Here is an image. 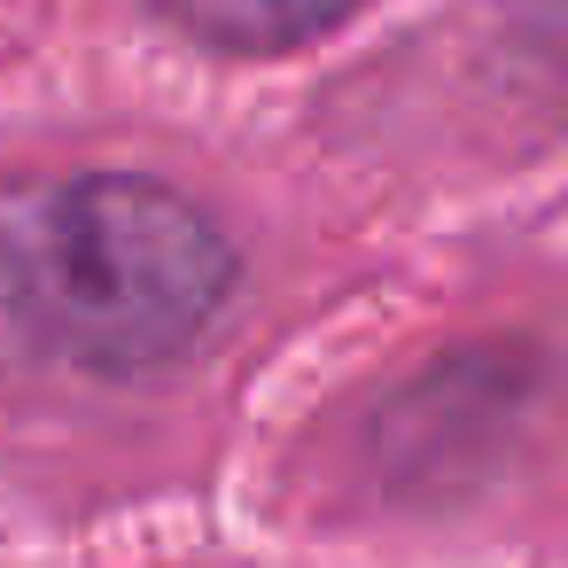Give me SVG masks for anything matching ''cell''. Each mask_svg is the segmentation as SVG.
Listing matches in <instances>:
<instances>
[{"label": "cell", "mask_w": 568, "mask_h": 568, "mask_svg": "<svg viewBox=\"0 0 568 568\" xmlns=\"http://www.w3.org/2000/svg\"><path fill=\"white\" fill-rule=\"evenodd\" d=\"M226 296V234L156 180L87 172L0 195V343L24 358L149 374L187 358Z\"/></svg>", "instance_id": "obj_1"}, {"label": "cell", "mask_w": 568, "mask_h": 568, "mask_svg": "<svg viewBox=\"0 0 568 568\" xmlns=\"http://www.w3.org/2000/svg\"><path fill=\"white\" fill-rule=\"evenodd\" d=\"M172 24H187L211 48H296L312 32H327L351 0H156Z\"/></svg>", "instance_id": "obj_2"}]
</instances>
